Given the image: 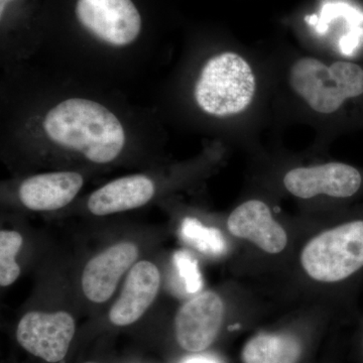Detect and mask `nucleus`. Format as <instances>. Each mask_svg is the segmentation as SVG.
Here are the masks:
<instances>
[{
  "mask_svg": "<svg viewBox=\"0 0 363 363\" xmlns=\"http://www.w3.org/2000/svg\"><path fill=\"white\" fill-rule=\"evenodd\" d=\"M185 230L189 238L197 241V245L202 250L213 252H220L224 250L223 240L219 235L220 233L217 230L203 228L200 224L194 221H188Z\"/></svg>",
  "mask_w": 363,
  "mask_h": 363,
  "instance_id": "nucleus-15",
  "label": "nucleus"
},
{
  "mask_svg": "<svg viewBox=\"0 0 363 363\" xmlns=\"http://www.w3.org/2000/svg\"><path fill=\"white\" fill-rule=\"evenodd\" d=\"M140 250L130 241L116 243L92 257L83 269L81 285L86 298L101 304L116 293L121 278L136 264Z\"/></svg>",
  "mask_w": 363,
  "mask_h": 363,
  "instance_id": "nucleus-8",
  "label": "nucleus"
},
{
  "mask_svg": "<svg viewBox=\"0 0 363 363\" xmlns=\"http://www.w3.org/2000/svg\"><path fill=\"white\" fill-rule=\"evenodd\" d=\"M289 81L294 92L318 113H335L348 102L363 99V66L354 62L326 65L304 57L291 67Z\"/></svg>",
  "mask_w": 363,
  "mask_h": 363,
  "instance_id": "nucleus-2",
  "label": "nucleus"
},
{
  "mask_svg": "<svg viewBox=\"0 0 363 363\" xmlns=\"http://www.w3.org/2000/svg\"><path fill=\"white\" fill-rule=\"evenodd\" d=\"M302 345L295 336L262 333L250 339L241 352L243 363H298Z\"/></svg>",
  "mask_w": 363,
  "mask_h": 363,
  "instance_id": "nucleus-13",
  "label": "nucleus"
},
{
  "mask_svg": "<svg viewBox=\"0 0 363 363\" xmlns=\"http://www.w3.org/2000/svg\"><path fill=\"white\" fill-rule=\"evenodd\" d=\"M86 363H96V362H86Z\"/></svg>",
  "mask_w": 363,
  "mask_h": 363,
  "instance_id": "nucleus-18",
  "label": "nucleus"
},
{
  "mask_svg": "<svg viewBox=\"0 0 363 363\" xmlns=\"http://www.w3.org/2000/svg\"><path fill=\"white\" fill-rule=\"evenodd\" d=\"M75 330V320L69 313L32 311L21 318L16 338L35 357L56 363L68 353Z\"/></svg>",
  "mask_w": 363,
  "mask_h": 363,
  "instance_id": "nucleus-5",
  "label": "nucleus"
},
{
  "mask_svg": "<svg viewBox=\"0 0 363 363\" xmlns=\"http://www.w3.org/2000/svg\"><path fill=\"white\" fill-rule=\"evenodd\" d=\"M257 90L255 74L247 60L233 52L215 55L203 66L194 97L209 116H236L252 104Z\"/></svg>",
  "mask_w": 363,
  "mask_h": 363,
  "instance_id": "nucleus-3",
  "label": "nucleus"
},
{
  "mask_svg": "<svg viewBox=\"0 0 363 363\" xmlns=\"http://www.w3.org/2000/svg\"><path fill=\"white\" fill-rule=\"evenodd\" d=\"M161 286V274L149 260L136 262L128 272L121 295L112 305L109 320L116 326L135 323L156 300Z\"/></svg>",
  "mask_w": 363,
  "mask_h": 363,
  "instance_id": "nucleus-9",
  "label": "nucleus"
},
{
  "mask_svg": "<svg viewBox=\"0 0 363 363\" xmlns=\"http://www.w3.org/2000/svg\"><path fill=\"white\" fill-rule=\"evenodd\" d=\"M305 272L322 283L350 278L363 267V220H355L319 234L301 255Z\"/></svg>",
  "mask_w": 363,
  "mask_h": 363,
  "instance_id": "nucleus-4",
  "label": "nucleus"
},
{
  "mask_svg": "<svg viewBox=\"0 0 363 363\" xmlns=\"http://www.w3.org/2000/svg\"><path fill=\"white\" fill-rule=\"evenodd\" d=\"M155 192L154 182L147 176L123 177L93 192L87 207L96 216L119 213L143 206L152 200Z\"/></svg>",
  "mask_w": 363,
  "mask_h": 363,
  "instance_id": "nucleus-12",
  "label": "nucleus"
},
{
  "mask_svg": "<svg viewBox=\"0 0 363 363\" xmlns=\"http://www.w3.org/2000/svg\"><path fill=\"white\" fill-rule=\"evenodd\" d=\"M83 184L84 179L76 172L40 174L21 183L18 197L33 211H54L73 201Z\"/></svg>",
  "mask_w": 363,
  "mask_h": 363,
  "instance_id": "nucleus-11",
  "label": "nucleus"
},
{
  "mask_svg": "<svg viewBox=\"0 0 363 363\" xmlns=\"http://www.w3.org/2000/svg\"><path fill=\"white\" fill-rule=\"evenodd\" d=\"M186 363H214L212 360L206 359V358H194V359L189 360Z\"/></svg>",
  "mask_w": 363,
  "mask_h": 363,
  "instance_id": "nucleus-17",
  "label": "nucleus"
},
{
  "mask_svg": "<svg viewBox=\"0 0 363 363\" xmlns=\"http://www.w3.org/2000/svg\"><path fill=\"white\" fill-rule=\"evenodd\" d=\"M43 128L52 143L95 164H108L123 152L125 131L113 112L85 98H69L52 107Z\"/></svg>",
  "mask_w": 363,
  "mask_h": 363,
  "instance_id": "nucleus-1",
  "label": "nucleus"
},
{
  "mask_svg": "<svg viewBox=\"0 0 363 363\" xmlns=\"http://www.w3.org/2000/svg\"><path fill=\"white\" fill-rule=\"evenodd\" d=\"M362 175L354 167L343 162H328L291 169L284 178L286 190L301 199L318 195L350 198L362 186Z\"/></svg>",
  "mask_w": 363,
  "mask_h": 363,
  "instance_id": "nucleus-7",
  "label": "nucleus"
},
{
  "mask_svg": "<svg viewBox=\"0 0 363 363\" xmlns=\"http://www.w3.org/2000/svg\"><path fill=\"white\" fill-rule=\"evenodd\" d=\"M228 230L236 238L252 241L260 250L276 255L288 243L285 229L272 218L271 210L259 200L245 202L229 216Z\"/></svg>",
  "mask_w": 363,
  "mask_h": 363,
  "instance_id": "nucleus-10",
  "label": "nucleus"
},
{
  "mask_svg": "<svg viewBox=\"0 0 363 363\" xmlns=\"http://www.w3.org/2000/svg\"><path fill=\"white\" fill-rule=\"evenodd\" d=\"M177 262H178L181 274L185 279L188 292L195 293L196 291L199 290L201 286V279L195 262L185 253H180V255L177 257Z\"/></svg>",
  "mask_w": 363,
  "mask_h": 363,
  "instance_id": "nucleus-16",
  "label": "nucleus"
},
{
  "mask_svg": "<svg viewBox=\"0 0 363 363\" xmlns=\"http://www.w3.org/2000/svg\"><path fill=\"white\" fill-rule=\"evenodd\" d=\"M23 236L18 231H0V285H13L21 274L16 257L23 245Z\"/></svg>",
  "mask_w": 363,
  "mask_h": 363,
  "instance_id": "nucleus-14",
  "label": "nucleus"
},
{
  "mask_svg": "<svg viewBox=\"0 0 363 363\" xmlns=\"http://www.w3.org/2000/svg\"><path fill=\"white\" fill-rule=\"evenodd\" d=\"M224 319L222 298L204 292L185 303L177 312L175 336L184 350L201 352L216 340Z\"/></svg>",
  "mask_w": 363,
  "mask_h": 363,
  "instance_id": "nucleus-6",
  "label": "nucleus"
}]
</instances>
